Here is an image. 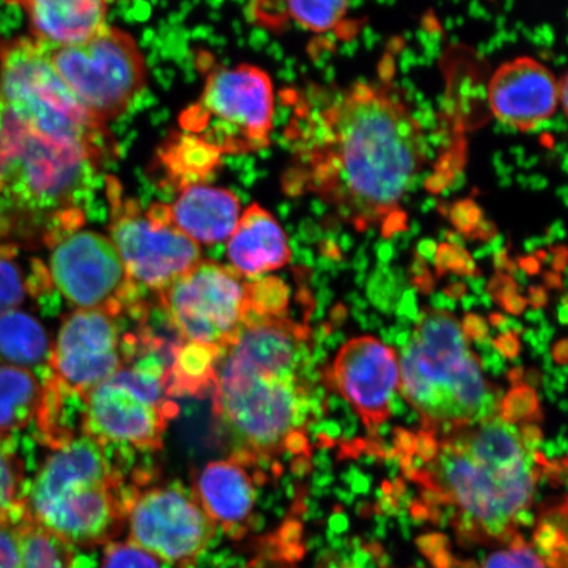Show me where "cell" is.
Here are the masks:
<instances>
[{"label": "cell", "instance_id": "43", "mask_svg": "<svg viewBox=\"0 0 568 568\" xmlns=\"http://www.w3.org/2000/svg\"><path fill=\"white\" fill-rule=\"evenodd\" d=\"M412 284H414V286L425 295H429L436 287V281L433 278V275L429 272H426L423 275L414 276Z\"/></svg>", "mask_w": 568, "mask_h": 568}, {"label": "cell", "instance_id": "36", "mask_svg": "<svg viewBox=\"0 0 568 568\" xmlns=\"http://www.w3.org/2000/svg\"><path fill=\"white\" fill-rule=\"evenodd\" d=\"M487 293L499 303L504 297L517 294V283L513 276L497 272L491 281L487 284Z\"/></svg>", "mask_w": 568, "mask_h": 568}, {"label": "cell", "instance_id": "53", "mask_svg": "<svg viewBox=\"0 0 568 568\" xmlns=\"http://www.w3.org/2000/svg\"><path fill=\"white\" fill-rule=\"evenodd\" d=\"M347 310L344 307L343 304L337 305V307L332 311V322L337 326L345 322Z\"/></svg>", "mask_w": 568, "mask_h": 568}, {"label": "cell", "instance_id": "51", "mask_svg": "<svg viewBox=\"0 0 568 568\" xmlns=\"http://www.w3.org/2000/svg\"><path fill=\"white\" fill-rule=\"evenodd\" d=\"M544 282L546 284V287L554 288V290H560L562 288V276H560L557 272H548L544 275Z\"/></svg>", "mask_w": 568, "mask_h": 568}, {"label": "cell", "instance_id": "1", "mask_svg": "<svg viewBox=\"0 0 568 568\" xmlns=\"http://www.w3.org/2000/svg\"><path fill=\"white\" fill-rule=\"evenodd\" d=\"M283 187L314 195L365 232L407 215L402 204L428 165L429 142L406 99L389 84L315 87L293 95Z\"/></svg>", "mask_w": 568, "mask_h": 568}, {"label": "cell", "instance_id": "30", "mask_svg": "<svg viewBox=\"0 0 568 568\" xmlns=\"http://www.w3.org/2000/svg\"><path fill=\"white\" fill-rule=\"evenodd\" d=\"M248 301L255 315L268 317L288 316L290 290L287 284L276 276L248 282Z\"/></svg>", "mask_w": 568, "mask_h": 568}, {"label": "cell", "instance_id": "5", "mask_svg": "<svg viewBox=\"0 0 568 568\" xmlns=\"http://www.w3.org/2000/svg\"><path fill=\"white\" fill-rule=\"evenodd\" d=\"M45 458L24 504L40 527L69 548H98L125 529L128 493L105 446L80 433Z\"/></svg>", "mask_w": 568, "mask_h": 568}, {"label": "cell", "instance_id": "2", "mask_svg": "<svg viewBox=\"0 0 568 568\" xmlns=\"http://www.w3.org/2000/svg\"><path fill=\"white\" fill-rule=\"evenodd\" d=\"M311 329L288 316L248 311L236 338L220 354L212 410L233 459L262 473L280 467L291 436L305 430L320 407L307 376Z\"/></svg>", "mask_w": 568, "mask_h": 568}, {"label": "cell", "instance_id": "21", "mask_svg": "<svg viewBox=\"0 0 568 568\" xmlns=\"http://www.w3.org/2000/svg\"><path fill=\"white\" fill-rule=\"evenodd\" d=\"M226 253L241 276H258L286 266L291 251L278 220L260 204H251L240 216Z\"/></svg>", "mask_w": 568, "mask_h": 568}, {"label": "cell", "instance_id": "23", "mask_svg": "<svg viewBox=\"0 0 568 568\" xmlns=\"http://www.w3.org/2000/svg\"><path fill=\"white\" fill-rule=\"evenodd\" d=\"M222 353L216 347L178 339L165 372L168 395L172 399L183 396L203 399L212 395Z\"/></svg>", "mask_w": 568, "mask_h": 568}, {"label": "cell", "instance_id": "39", "mask_svg": "<svg viewBox=\"0 0 568 568\" xmlns=\"http://www.w3.org/2000/svg\"><path fill=\"white\" fill-rule=\"evenodd\" d=\"M494 346L503 357L508 359H515L521 351L520 339H518L516 331H507L503 335L497 336L494 339Z\"/></svg>", "mask_w": 568, "mask_h": 568}, {"label": "cell", "instance_id": "50", "mask_svg": "<svg viewBox=\"0 0 568 568\" xmlns=\"http://www.w3.org/2000/svg\"><path fill=\"white\" fill-rule=\"evenodd\" d=\"M416 303H415V296L412 293H408L406 296H404V300L400 305V312L402 314L415 316L416 315Z\"/></svg>", "mask_w": 568, "mask_h": 568}, {"label": "cell", "instance_id": "34", "mask_svg": "<svg viewBox=\"0 0 568 568\" xmlns=\"http://www.w3.org/2000/svg\"><path fill=\"white\" fill-rule=\"evenodd\" d=\"M435 266L437 276L447 273L457 275L479 276L480 270L467 251L460 245L443 243L436 248Z\"/></svg>", "mask_w": 568, "mask_h": 568}, {"label": "cell", "instance_id": "24", "mask_svg": "<svg viewBox=\"0 0 568 568\" xmlns=\"http://www.w3.org/2000/svg\"><path fill=\"white\" fill-rule=\"evenodd\" d=\"M223 155L186 132H176L160 149L159 163L169 186L181 191L205 183L222 166Z\"/></svg>", "mask_w": 568, "mask_h": 568}, {"label": "cell", "instance_id": "15", "mask_svg": "<svg viewBox=\"0 0 568 568\" xmlns=\"http://www.w3.org/2000/svg\"><path fill=\"white\" fill-rule=\"evenodd\" d=\"M126 361L125 339L116 317L101 311L75 310L63 317L49 354L48 399L63 404L84 396L115 374Z\"/></svg>", "mask_w": 568, "mask_h": 568}, {"label": "cell", "instance_id": "4", "mask_svg": "<svg viewBox=\"0 0 568 568\" xmlns=\"http://www.w3.org/2000/svg\"><path fill=\"white\" fill-rule=\"evenodd\" d=\"M103 165L0 106V237L41 226L42 243L81 230V203Z\"/></svg>", "mask_w": 568, "mask_h": 568}, {"label": "cell", "instance_id": "49", "mask_svg": "<svg viewBox=\"0 0 568 568\" xmlns=\"http://www.w3.org/2000/svg\"><path fill=\"white\" fill-rule=\"evenodd\" d=\"M320 248H322V253L325 255V257H328L333 261H341V258H343L338 246L333 244L332 241H325V243H323Z\"/></svg>", "mask_w": 568, "mask_h": 568}, {"label": "cell", "instance_id": "47", "mask_svg": "<svg viewBox=\"0 0 568 568\" xmlns=\"http://www.w3.org/2000/svg\"><path fill=\"white\" fill-rule=\"evenodd\" d=\"M567 347L568 346H567L566 338L558 341V344H556V346H554L552 357H554V359H556L557 364H559V365L567 364V357H568Z\"/></svg>", "mask_w": 568, "mask_h": 568}, {"label": "cell", "instance_id": "7", "mask_svg": "<svg viewBox=\"0 0 568 568\" xmlns=\"http://www.w3.org/2000/svg\"><path fill=\"white\" fill-rule=\"evenodd\" d=\"M0 106L99 162L115 158L106 125L77 101L55 73L45 45L33 38L0 42Z\"/></svg>", "mask_w": 568, "mask_h": 568}, {"label": "cell", "instance_id": "45", "mask_svg": "<svg viewBox=\"0 0 568 568\" xmlns=\"http://www.w3.org/2000/svg\"><path fill=\"white\" fill-rule=\"evenodd\" d=\"M552 267L554 272H557L560 274V272H564L567 264V248L565 246H558L552 248Z\"/></svg>", "mask_w": 568, "mask_h": 568}, {"label": "cell", "instance_id": "10", "mask_svg": "<svg viewBox=\"0 0 568 568\" xmlns=\"http://www.w3.org/2000/svg\"><path fill=\"white\" fill-rule=\"evenodd\" d=\"M45 49L71 94L105 125L122 116L146 87L144 54L136 40L119 28L105 26L77 44Z\"/></svg>", "mask_w": 568, "mask_h": 568}, {"label": "cell", "instance_id": "3", "mask_svg": "<svg viewBox=\"0 0 568 568\" xmlns=\"http://www.w3.org/2000/svg\"><path fill=\"white\" fill-rule=\"evenodd\" d=\"M548 466L541 453H530L513 426L495 416L444 433L436 458L406 474L423 486L426 501L453 509L462 536L507 544L529 514Z\"/></svg>", "mask_w": 568, "mask_h": 568}, {"label": "cell", "instance_id": "56", "mask_svg": "<svg viewBox=\"0 0 568 568\" xmlns=\"http://www.w3.org/2000/svg\"><path fill=\"white\" fill-rule=\"evenodd\" d=\"M489 322H491V324L496 326V328H507V325L509 323L507 317L500 314H493L491 316H489Z\"/></svg>", "mask_w": 568, "mask_h": 568}, {"label": "cell", "instance_id": "32", "mask_svg": "<svg viewBox=\"0 0 568 568\" xmlns=\"http://www.w3.org/2000/svg\"><path fill=\"white\" fill-rule=\"evenodd\" d=\"M507 548L489 554L481 568H549L535 548L516 536Z\"/></svg>", "mask_w": 568, "mask_h": 568}, {"label": "cell", "instance_id": "38", "mask_svg": "<svg viewBox=\"0 0 568 568\" xmlns=\"http://www.w3.org/2000/svg\"><path fill=\"white\" fill-rule=\"evenodd\" d=\"M460 328L466 338L477 341V343H483V341L488 338V325L486 320L479 315L467 314Z\"/></svg>", "mask_w": 568, "mask_h": 568}, {"label": "cell", "instance_id": "26", "mask_svg": "<svg viewBox=\"0 0 568 568\" xmlns=\"http://www.w3.org/2000/svg\"><path fill=\"white\" fill-rule=\"evenodd\" d=\"M51 343L39 322L16 310L0 315V361L3 365L31 368L49 359Z\"/></svg>", "mask_w": 568, "mask_h": 568}, {"label": "cell", "instance_id": "9", "mask_svg": "<svg viewBox=\"0 0 568 568\" xmlns=\"http://www.w3.org/2000/svg\"><path fill=\"white\" fill-rule=\"evenodd\" d=\"M274 116L272 78L244 63L212 71L201 97L181 113L180 128L224 158L264 151L272 140Z\"/></svg>", "mask_w": 568, "mask_h": 568}, {"label": "cell", "instance_id": "37", "mask_svg": "<svg viewBox=\"0 0 568 568\" xmlns=\"http://www.w3.org/2000/svg\"><path fill=\"white\" fill-rule=\"evenodd\" d=\"M416 453L423 464H429L438 453V439L436 433L422 429L416 436Z\"/></svg>", "mask_w": 568, "mask_h": 568}, {"label": "cell", "instance_id": "19", "mask_svg": "<svg viewBox=\"0 0 568 568\" xmlns=\"http://www.w3.org/2000/svg\"><path fill=\"white\" fill-rule=\"evenodd\" d=\"M170 222L196 244L229 240L241 216L240 199L233 191L199 183L180 191L168 204Z\"/></svg>", "mask_w": 568, "mask_h": 568}, {"label": "cell", "instance_id": "46", "mask_svg": "<svg viewBox=\"0 0 568 568\" xmlns=\"http://www.w3.org/2000/svg\"><path fill=\"white\" fill-rule=\"evenodd\" d=\"M518 266H520L524 273L536 275L541 270V262L536 257H523L518 258Z\"/></svg>", "mask_w": 568, "mask_h": 568}, {"label": "cell", "instance_id": "22", "mask_svg": "<svg viewBox=\"0 0 568 568\" xmlns=\"http://www.w3.org/2000/svg\"><path fill=\"white\" fill-rule=\"evenodd\" d=\"M0 568H73V551L42 529L23 503L0 515Z\"/></svg>", "mask_w": 568, "mask_h": 568}, {"label": "cell", "instance_id": "16", "mask_svg": "<svg viewBox=\"0 0 568 568\" xmlns=\"http://www.w3.org/2000/svg\"><path fill=\"white\" fill-rule=\"evenodd\" d=\"M566 78L545 63L521 55L504 62L488 82L489 110L501 125L528 133L539 130L566 103Z\"/></svg>", "mask_w": 568, "mask_h": 568}, {"label": "cell", "instance_id": "18", "mask_svg": "<svg viewBox=\"0 0 568 568\" xmlns=\"http://www.w3.org/2000/svg\"><path fill=\"white\" fill-rule=\"evenodd\" d=\"M261 479L251 468L231 457L212 460L194 474L193 491L216 528L243 535L252 523L255 486Z\"/></svg>", "mask_w": 568, "mask_h": 568}, {"label": "cell", "instance_id": "42", "mask_svg": "<svg viewBox=\"0 0 568 568\" xmlns=\"http://www.w3.org/2000/svg\"><path fill=\"white\" fill-rule=\"evenodd\" d=\"M508 312V314L517 316L521 315L525 308H527L528 301L525 300L521 295L513 294L504 297L499 303H497Z\"/></svg>", "mask_w": 568, "mask_h": 568}, {"label": "cell", "instance_id": "14", "mask_svg": "<svg viewBox=\"0 0 568 568\" xmlns=\"http://www.w3.org/2000/svg\"><path fill=\"white\" fill-rule=\"evenodd\" d=\"M125 529L128 541L175 568L194 567L217 530L193 491L146 479L130 485Z\"/></svg>", "mask_w": 568, "mask_h": 568}, {"label": "cell", "instance_id": "48", "mask_svg": "<svg viewBox=\"0 0 568 568\" xmlns=\"http://www.w3.org/2000/svg\"><path fill=\"white\" fill-rule=\"evenodd\" d=\"M466 284L465 283H454L450 284L449 287H446L444 290L446 297H452V300H460V297H464L466 295Z\"/></svg>", "mask_w": 568, "mask_h": 568}, {"label": "cell", "instance_id": "28", "mask_svg": "<svg viewBox=\"0 0 568 568\" xmlns=\"http://www.w3.org/2000/svg\"><path fill=\"white\" fill-rule=\"evenodd\" d=\"M352 0H284V10L296 26L312 33L336 30L349 12Z\"/></svg>", "mask_w": 568, "mask_h": 568}, {"label": "cell", "instance_id": "54", "mask_svg": "<svg viewBox=\"0 0 568 568\" xmlns=\"http://www.w3.org/2000/svg\"><path fill=\"white\" fill-rule=\"evenodd\" d=\"M509 261L510 260L508 258L507 251H501L499 253H496L495 267H496L497 272L501 273V270H507Z\"/></svg>", "mask_w": 568, "mask_h": 568}, {"label": "cell", "instance_id": "35", "mask_svg": "<svg viewBox=\"0 0 568 568\" xmlns=\"http://www.w3.org/2000/svg\"><path fill=\"white\" fill-rule=\"evenodd\" d=\"M480 212L471 204H460L453 211V222L460 233L470 234L479 223Z\"/></svg>", "mask_w": 568, "mask_h": 568}, {"label": "cell", "instance_id": "11", "mask_svg": "<svg viewBox=\"0 0 568 568\" xmlns=\"http://www.w3.org/2000/svg\"><path fill=\"white\" fill-rule=\"evenodd\" d=\"M105 195L109 239L138 286L159 294L202 260L197 244L170 222L168 204L154 203L142 210L115 176L106 178Z\"/></svg>", "mask_w": 568, "mask_h": 568}, {"label": "cell", "instance_id": "8", "mask_svg": "<svg viewBox=\"0 0 568 568\" xmlns=\"http://www.w3.org/2000/svg\"><path fill=\"white\" fill-rule=\"evenodd\" d=\"M166 353L145 351L82 396L81 429L95 442L122 444L144 452L160 450L169 423L180 407L166 393Z\"/></svg>", "mask_w": 568, "mask_h": 568}, {"label": "cell", "instance_id": "13", "mask_svg": "<svg viewBox=\"0 0 568 568\" xmlns=\"http://www.w3.org/2000/svg\"><path fill=\"white\" fill-rule=\"evenodd\" d=\"M158 295L178 338L222 352L236 338L251 308L248 282L215 261H199Z\"/></svg>", "mask_w": 568, "mask_h": 568}, {"label": "cell", "instance_id": "33", "mask_svg": "<svg viewBox=\"0 0 568 568\" xmlns=\"http://www.w3.org/2000/svg\"><path fill=\"white\" fill-rule=\"evenodd\" d=\"M101 568H161V562L131 541H112L104 546Z\"/></svg>", "mask_w": 568, "mask_h": 568}, {"label": "cell", "instance_id": "58", "mask_svg": "<svg viewBox=\"0 0 568 568\" xmlns=\"http://www.w3.org/2000/svg\"><path fill=\"white\" fill-rule=\"evenodd\" d=\"M560 322H562L564 324L567 323V304L566 302L564 303L562 305V308H560Z\"/></svg>", "mask_w": 568, "mask_h": 568}, {"label": "cell", "instance_id": "12", "mask_svg": "<svg viewBox=\"0 0 568 568\" xmlns=\"http://www.w3.org/2000/svg\"><path fill=\"white\" fill-rule=\"evenodd\" d=\"M47 246L51 251L45 266L49 281L78 310L101 311L113 317L128 314L138 320L146 314L138 283L109 237L81 229Z\"/></svg>", "mask_w": 568, "mask_h": 568}, {"label": "cell", "instance_id": "40", "mask_svg": "<svg viewBox=\"0 0 568 568\" xmlns=\"http://www.w3.org/2000/svg\"><path fill=\"white\" fill-rule=\"evenodd\" d=\"M417 439L414 433L406 429H395V453H399L400 456L414 457L416 453Z\"/></svg>", "mask_w": 568, "mask_h": 568}, {"label": "cell", "instance_id": "20", "mask_svg": "<svg viewBox=\"0 0 568 568\" xmlns=\"http://www.w3.org/2000/svg\"><path fill=\"white\" fill-rule=\"evenodd\" d=\"M30 21L34 40L49 47L73 45L106 26L109 0H4Z\"/></svg>", "mask_w": 568, "mask_h": 568}, {"label": "cell", "instance_id": "27", "mask_svg": "<svg viewBox=\"0 0 568 568\" xmlns=\"http://www.w3.org/2000/svg\"><path fill=\"white\" fill-rule=\"evenodd\" d=\"M17 255L11 243H0V315L19 310L28 296L52 287L44 265L40 264L33 280L28 278Z\"/></svg>", "mask_w": 568, "mask_h": 568}, {"label": "cell", "instance_id": "31", "mask_svg": "<svg viewBox=\"0 0 568 568\" xmlns=\"http://www.w3.org/2000/svg\"><path fill=\"white\" fill-rule=\"evenodd\" d=\"M500 417L506 424L542 422L536 389L524 383L510 389L500 404Z\"/></svg>", "mask_w": 568, "mask_h": 568}, {"label": "cell", "instance_id": "41", "mask_svg": "<svg viewBox=\"0 0 568 568\" xmlns=\"http://www.w3.org/2000/svg\"><path fill=\"white\" fill-rule=\"evenodd\" d=\"M520 438L524 446L527 447L530 453H535L537 452L539 444L542 443L544 435L539 426L532 423H527L521 425Z\"/></svg>", "mask_w": 568, "mask_h": 568}, {"label": "cell", "instance_id": "52", "mask_svg": "<svg viewBox=\"0 0 568 568\" xmlns=\"http://www.w3.org/2000/svg\"><path fill=\"white\" fill-rule=\"evenodd\" d=\"M410 272L415 276L423 275L428 272V268H426L425 260L422 257V255L415 254V260L414 264H412Z\"/></svg>", "mask_w": 568, "mask_h": 568}, {"label": "cell", "instance_id": "29", "mask_svg": "<svg viewBox=\"0 0 568 568\" xmlns=\"http://www.w3.org/2000/svg\"><path fill=\"white\" fill-rule=\"evenodd\" d=\"M27 479L16 439L0 433V515L24 503Z\"/></svg>", "mask_w": 568, "mask_h": 568}, {"label": "cell", "instance_id": "57", "mask_svg": "<svg viewBox=\"0 0 568 568\" xmlns=\"http://www.w3.org/2000/svg\"><path fill=\"white\" fill-rule=\"evenodd\" d=\"M420 254L422 257H432L433 254H435V244L429 243V241H425V243H422L420 245Z\"/></svg>", "mask_w": 568, "mask_h": 568}, {"label": "cell", "instance_id": "17", "mask_svg": "<svg viewBox=\"0 0 568 568\" xmlns=\"http://www.w3.org/2000/svg\"><path fill=\"white\" fill-rule=\"evenodd\" d=\"M326 379L374 433L390 416V402L399 388V362L393 347L379 339L353 338L341 347Z\"/></svg>", "mask_w": 568, "mask_h": 568}, {"label": "cell", "instance_id": "25", "mask_svg": "<svg viewBox=\"0 0 568 568\" xmlns=\"http://www.w3.org/2000/svg\"><path fill=\"white\" fill-rule=\"evenodd\" d=\"M42 385L30 368L0 365V433L27 428L38 417Z\"/></svg>", "mask_w": 568, "mask_h": 568}, {"label": "cell", "instance_id": "55", "mask_svg": "<svg viewBox=\"0 0 568 568\" xmlns=\"http://www.w3.org/2000/svg\"><path fill=\"white\" fill-rule=\"evenodd\" d=\"M524 371L521 367H516L514 371H510L508 373V379L510 383H513L514 386L521 385L524 379Z\"/></svg>", "mask_w": 568, "mask_h": 568}, {"label": "cell", "instance_id": "44", "mask_svg": "<svg viewBox=\"0 0 568 568\" xmlns=\"http://www.w3.org/2000/svg\"><path fill=\"white\" fill-rule=\"evenodd\" d=\"M548 293H546L544 287L538 286L529 288L528 304L532 305V307L542 308L546 304H548Z\"/></svg>", "mask_w": 568, "mask_h": 568}, {"label": "cell", "instance_id": "6", "mask_svg": "<svg viewBox=\"0 0 568 568\" xmlns=\"http://www.w3.org/2000/svg\"><path fill=\"white\" fill-rule=\"evenodd\" d=\"M399 387L424 430L450 432L496 416L497 393L456 316L425 308L403 346Z\"/></svg>", "mask_w": 568, "mask_h": 568}]
</instances>
